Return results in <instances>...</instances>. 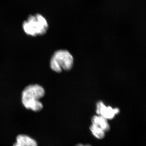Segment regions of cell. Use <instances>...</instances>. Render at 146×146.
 <instances>
[{
  "mask_svg": "<svg viewBox=\"0 0 146 146\" xmlns=\"http://www.w3.org/2000/svg\"><path fill=\"white\" fill-rule=\"evenodd\" d=\"M45 95L44 89L41 85L37 84L29 85L22 92V104L27 109L39 112L43 108V105L40 100Z\"/></svg>",
  "mask_w": 146,
  "mask_h": 146,
  "instance_id": "6da1fadb",
  "label": "cell"
},
{
  "mask_svg": "<svg viewBox=\"0 0 146 146\" xmlns=\"http://www.w3.org/2000/svg\"><path fill=\"white\" fill-rule=\"evenodd\" d=\"M48 27V24L46 18L39 13L30 16L23 24L25 33L32 36L44 35L46 33Z\"/></svg>",
  "mask_w": 146,
  "mask_h": 146,
  "instance_id": "7a4b0ae2",
  "label": "cell"
},
{
  "mask_svg": "<svg viewBox=\"0 0 146 146\" xmlns=\"http://www.w3.org/2000/svg\"><path fill=\"white\" fill-rule=\"evenodd\" d=\"M74 58L72 55L65 50H59L55 52L50 61V67L55 72L69 71L72 68Z\"/></svg>",
  "mask_w": 146,
  "mask_h": 146,
  "instance_id": "3957f363",
  "label": "cell"
},
{
  "mask_svg": "<svg viewBox=\"0 0 146 146\" xmlns=\"http://www.w3.org/2000/svg\"><path fill=\"white\" fill-rule=\"evenodd\" d=\"M119 108H114L111 106H106L101 101L99 102L97 104L96 110L97 115H100L108 120L114 119L115 116L119 114Z\"/></svg>",
  "mask_w": 146,
  "mask_h": 146,
  "instance_id": "277c9868",
  "label": "cell"
},
{
  "mask_svg": "<svg viewBox=\"0 0 146 146\" xmlns=\"http://www.w3.org/2000/svg\"><path fill=\"white\" fill-rule=\"evenodd\" d=\"M91 123L101 128L106 133L110 130V125L108 120L100 115H94L91 119Z\"/></svg>",
  "mask_w": 146,
  "mask_h": 146,
  "instance_id": "5b68a950",
  "label": "cell"
},
{
  "mask_svg": "<svg viewBox=\"0 0 146 146\" xmlns=\"http://www.w3.org/2000/svg\"><path fill=\"white\" fill-rule=\"evenodd\" d=\"M16 143L23 146H38L34 139L25 134L18 135L16 137Z\"/></svg>",
  "mask_w": 146,
  "mask_h": 146,
  "instance_id": "8992f818",
  "label": "cell"
},
{
  "mask_svg": "<svg viewBox=\"0 0 146 146\" xmlns=\"http://www.w3.org/2000/svg\"><path fill=\"white\" fill-rule=\"evenodd\" d=\"M90 130L94 137L97 139H103L105 136L106 132L101 128L92 124L90 127Z\"/></svg>",
  "mask_w": 146,
  "mask_h": 146,
  "instance_id": "52a82bcc",
  "label": "cell"
},
{
  "mask_svg": "<svg viewBox=\"0 0 146 146\" xmlns=\"http://www.w3.org/2000/svg\"><path fill=\"white\" fill-rule=\"evenodd\" d=\"M76 146H92L91 145H88V144H86V145H83V144H79L78 145H77Z\"/></svg>",
  "mask_w": 146,
  "mask_h": 146,
  "instance_id": "ba28073f",
  "label": "cell"
},
{
  "mask_svg": "<svg viewBox=\"0 0 146 146\" xmlns=\"http://www.w3.org/2000/svg\"><path fill=\"white\" fill-rule=\"evenodd\" d=\"M13 146H23L22 145H20V144L17 143H15V144H14V145H13Z\"/></svg>",
  "mask_w": 146,
  "mask_h": 146,
  "instance_id": "9c48e42d",
  "label": "cell"
}]
</instances>
